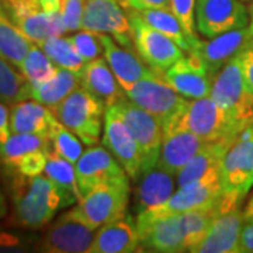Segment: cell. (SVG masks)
Returning <instances> with one entry per match:
<instances>
[{
    "label": "cell",
    "mask_w": 253,
    "mask_h": 253,
    "mask_svg": "<svg viewBox=\"0 0 253 253\" xmlns=\"http://www.w3.org/2000/svg\"><path fill=\"white\" fill-rule=\"evenodd\" d=\"M234 142V139L208 142L199 154L190 161L176 176L177 187L187 186L193 181H197L208 173L221 170V163L226 154L228 148Z\"/></svg>",
    "instance_id": "cell-28"
},
{
    "label": "cell",
    "mask_w": 253,
    "mask_h": 253,
    "mask_svg": "<svg viewBox=\"0 0 253 253\" xmlns=\"http://www.w3.org/2000/svg\"><path fill=\"white\" fill-rule=\"evenodd\" d=\"M162 79L189 100L208 97L214 81L204 59L196 51L183 55L163 73Z\"/></svg>",
    "instance_id": "cell-17"
},
{
    "label": "cell",
    "mask_w": 253,
    "mask_h": 253,
    "mask_svg": "<svg viewBox=\"0 0 253 253\" xmlns=\"http://www.w3.org/2000/svg\"><path fill=\"white\" fill-rule=\"evenodd\" d=\"M1 14H6V13H4V9H3V6L0 4V16H1Z\"/></svg>",
    "instance_id": "cell-47"
},
{
    "label": "cell",
    "mask_w": 253,
    "mask_h": 253,
    "mask_svg": "<svg viewBox=\"0 0 253 253\" xmlns=\"http://www.w3.org/2000/svg\"><path fill=\"white\" fill-rule=\"evenodd\" d=\"M129 177L99 184L86 193L69 211L93 229L106 225L126 214L129 204Z\"/></svg>",
    "instance_id": "cell-6"
},
{
    "label": "cell",
    "mask_w": 253,
    "mask_h": 253,
    "mask_svg": "<svg viewBox=\"0 0 253 253\" xmlns=\"http://www.w3.org/2000/svg\"><path fill=\"white\" fill-rule=\"evenodd\" d=\"M45 176L52 180L59 187L65 191L68 196H71L76 201H81L82 194L78 180H76V172H75V165L63 159L62 156L55 152L51 146L46 155V165L44 169Z\"/></svg>",
    "instance_id": "cell-34"
},
{
    "label": "cell",
    "mask_w": 253,
    "mask_h": 253,
    "mask_svg": "<svg viewBox=\"0 0 253 253\" xmlns=\"http://www.w3.org/2000/svg\"><path fill=\"white\" fill-rule=\"evenodd\" d=\"M126 9L142 10V9H169L170 0H120Z\"/></svg>",
    "instance_id": "cell-41"
},
{
    "label": "cell",
    "mask_w": 253,
    "mask_h": 253,
    "mask_svg": "<svg viewBox=\"0 0 253 253\" xmlns=\"http://www.w3.org/2000/svg\"><path fill=\"white\" fill-rule=\"evenodd\" d=\"M123 89L128 99L135 103L136 106L154 114L162 123V126L168 120H170L189 100L179 94L159 75L152 78H144L141 81L126 84Z\"/></svg>",
    "instance_id": "cell-13"
},
{
    "label": "cell",
    "mask_w": 253,
    "mask_h": 253,
    "mask_svg": "<svg viewBox=\"0 0 253 253\" xmlns=\"http://www.w3.org/2000/svg\"><path fill=\"white\" fill-rule=\"evenodd\" d=\"M253 187V123L244 126L221 163L219 214L241 208Z\"/></svg>",
    "instance_id": "cell-2"
},
{
    "label": "cell",
    "mask_w": 253,
    "mask_h": 253,
    "mask_svg": "<svg viewBox=\"0 0 253 253\" xmlns=\"http://www.w3.org/2000/svg\"><path fill=\"white\" fill-rule=\"evenodd\" d=\"M136 11L141 13V16L144 17V20L148 24H151L158 31H161L162 34H165L166 37H169L170 40H173L184 52H191V51H194L201 44V42L200 44L194 42L186 34L184 28L181 27L180 21L174 16V13H173L172 10L142 9L136 10Z\"/></svg>",
    "instance_id": "cell-31"
},
{
    "label": "cell",
    "mask_w": 253,
    "mask_h": 253,
    "mask_svg": "<svg viewBox=\"0 0 253 253\" xmlns=\"http://www.w3.org/2000/svg\"><path fill=\"white\" fill-rule=\"evenodd\" d=\"M30 83L20 71L0 56V101L13 106L30 99Z\"/></svg>",
    "instance_id": "cell-35"
},
{
    "label": "cell",
    "mask_w": 253,
    "mask_h": 253,
    "mask_svg": "<svg viewBox=\"0 0 253 253\" xmlns=\"http://www.w3.org/2000/svg\"><path fill=\"white\" fill-rule=\"evenodd\" d=\"M6 215H7V201H6L4 193L0 186V219H3Z\"/></svg>",
    "instance_id": "cell-46"
},
{
    "label": "cell",
    "mask_w": 253,
    "mask_h": 253,
    "mask_svg": "<svg viewBox=\"0 0 253 253\" xmlns=\"http://www.w3.org/2000/svg\"><path fill=\"white\" fill-rule=\"evenodd\" d=\"M207 144V141L189 129H163L158 166L173 176H177V173Z\"/></svg>",
    "instance_id": "cell-21"
},
{
    "label": "cell",
    "mask_w": 253,
    "mask_h": 253,
    "mask_svg": "<svg viewBox=\"0 0 253 253\" xmlns=\"http://www.w3.org/2000/svg\"><path fill=\"white\" fill-rule=\"evenodd\" d=\"M126 13L136 54L148 63L151 69L162 76L173 63L177 62L184 55V51L169 37L148 24L139 11L126 9Z\"/></svg>",
    "instance_id": "cell-9"
},
{
    "label": "cell",
    "mask_w": 253,
    "mask_h": 253,
    "mask_svg": "<svg viewBox=\"0 0 253 253\" xmlns=\"http://www.w3.org/2000/svg\"><path fill=\"white\" fill-rule=\"evenodd\" d=\"M219 215L218 201L215 204L206 207L196 208L181 214L183 217V229H184V251L193 252V249L207 235L210 226L214 219Z\"/></svg>",
    "instance_id": "cell-32"
},
{
    "label": "cell",
    "mask_w": 253,
    "mask_h": 253,
    "mask_svg": "<svg viewBox=\"0 0 253 253\" xmlns=\"http://www.w3.org/2000/svg\"><path fill=\"white\" fill-rule=\"evenodd\" d=\"M94 239V229L86 225L71 211H66L48 226L38 245L40 252L87 253Z\"/></svg>",
    "instance_id": "cell-16"
},
{
    "label": "cell",
    "mask_w": 253,
    "mask_h": 253,
    "mask_svg": "<svg viewBox=\"0 0 253 253\" xmlns=\"http://www.w3.org/2000/svg\"><path fill=\"white\" fill-rule=\"evenodd\" d=\"M86 0H61V16L66 33L82 30V20Z\"/></svg>",
    "instance_id": "cell-40"
},
{
    "label": "cell",
    "mask_w": 253,
    "mask_h": 253,
    "mask_svg": "<svg viewBox=\"0 0 253 253\" xmlns=\"http://www.w3.org/2000/svg\"><path fill=\"white\" fill-rule=\"evenodd\" d=\"M49 138L37 134H14L0 144V166L7 174L34 177L44 173Z\"/></svg>",
    "instance_id": "cell-8"
},
{
    "label": "cell",
    "mask_w": 253,
    "mask_h": 253,
    "mask_svg": "<svg viewBox=\"0 0 253 253\" xmlns=\"http://www.w3.org/2000/svg\"><path fill=\"white\" fill-rule=\"evenodd\" d=\"M176 176L158 165L144 170L135 180L134 210L136 214L162 206L176 191Z\"/></svg>",
    "instance_id": "cell-24"
},
{
    "label": "cell",
    "mask_w": 253,
    "mask_h": 253,
    "mask_svg": "<svg viewBox=\"0 0 253 253\" xmlns=\"http://www.w3.org/2000/svg\"><path fill=\"white\" fill-rule=\"evenodd\" d=\"M244 225L245 218L241 208L219 214L204 239L193 249V253H239Z\"/></svg>",
    "instance_id": "cell-22"
},
{
    "label": "cell",
    "mask_w": 253,
    "mask_h": 253,
    "mask_svg": "<svg viewBox=\"0 0 253 253\" xmlns=\"http://www.w3.org/2000/svg\"><path fill=\"white\" fill-rule=\"evenodd\" d=\"M210 97L236 121L253 123V93L245 81L239 55L226 62L214 76Z\"/></svg>",
    "instance_id": "cell-7"
},
{
    "label": "cell",
    "mask_w": 253,
    "mask_h": 253,
    "mask_svg": "<svg viewBox=\"0 0 253 253\" xmlns=\"http://www.w3.org/2000/svg\"><path fill=\"white\" fill-rule=\"evenodd\" d=\"M139 249L136 219L131 214L100 226L87 253H132Z\"/></svg>",
    "instance_id": "cell-23"
},
{
    "label": "cell",
    "mask_w": 253,
    "mask_h": 253,
    "mask_svg": "<svg viewBox=\"0 0 253 253\" xmlns=\"http://www.w3.org/2000/svg\"><path fill=\"white\" fill-rule=\"evenodd\" d=\"M81 79L78 75L62 68H58L49 81L30 84L28 94L30 99L36 100L46 107L52 109L58 106L65 97H68L76 87H79Z\"/></svg>",
    "instance_id": "cell-29"
},
{
    "label": "cell",
    "mask_w": 253,
    "mask_h": 253,
    "mask_svg": "<svg viewBox=\"0 0 253 253\" xmlns=\"http://www.w3.org/2000/svg\"><path fill=\"white\" fill-rule=\"evenodd\" d=\"M7 17L37 45L66 34L61 0H1Z\"/></svg>",
    "instance_id": "cell-4"
},
{
    "label": "cell",
    "mask_w": 253,
    "mask_h": 253,
    "mask_svg": "<svg viewBox=\"0 0 253 253\" xmlns=\"http://www.w3.org/2000/svg\"><path fill=\"white\" fill-rule=\"evenodd\" d=\"M248 124H242L221 109L208 97L187 100L170 120L163 124V129H189L207 142L235 139Z\"/></svg>",
    "instance_id": "cell-3"
},
{
    "label": "cell",
    "mask_w": 253,
    "mask_h": 253,
    "mask_svg": "<svg viewBox=\"0 0 253 253\" xmlns=\"http://www.w3.org/2000/svg\"><path fill=\"white\" fill-rule=\"evenodd\" d=\"M99 36L104 46V59L107 61L123 87L144 78H152L158 75L139 55H136V51L121 46L113 37L107 34Z\"/></svg>",
    "instance_id": "cell-25"
},
{
    "label": "cell",
    "mask_w": 253,
    "mask_h": 253,
    "mask_svg": "<svg viewBox=\"0 0 253 253\" xmlns=\"http://www.w3.org/2000/svg\"><path fill=\"white\" fill-rule=\"evenodd\" d=\"M239 56H241L245 81L253 93V41L239 54Z\"/></svg>",
    "instance_id": "cell-42"
},
{
    "label": "cell",
    "mask_w": 253,
    "mask_h": 253,
    "mask_svg": "<svg viewBox=\"0 0 253 253\" xmlns=\"http://www.w3.org/2000/svg\"><path fill=\"white\" fill-rule=\"evenodd\" d=\"M68 38L86 63L101 58V55L104 54L103 42L100 40L99 34L96 33H91L87 30H79V31H75V34L69 36Z\"/></svg>",
    "instance_id": "cell-38"
},
{
    "label": "cell",
    "mask_w": 253,
    "mask_h": 253,
    "mask_svg": "<svg viewBox=\"0 0 253 253\" xmlns=\"http://www.w3.org/2000/svg\"><path fill=\"white\" fill-rule=\"evenodd\" d=\"M196 1L197 0H170V7L174 16L180 21L181 27L184 28L186 34L194 41L200 44L201 40L196 28Z\"/></svg>",
    "instance_id": "cell-39"
},
{
    "label": "cell",
    "mask_w": 253,
    "mask_h": 253,
    "mask_svg": "<svg viewBox=\"0 0 253 253\" xmlns=\"http://www.w3.org/2000/svg\"><path fill=\"white\" fill-rule=\"evenodd\" d=\"M249 13L251 21L248 26L210 38L208 41H201V44L194 49L204 59L212 78L226 62L238 56L253 41V7Z\"/></svg>",
    "instance_id": "cell-19"
},
{
    "label": "cell",
    "mask_w": 253,
    "mask_h": 253,
    "mask_svg": "<svg viewBox=\"0 0 253 253\" xmlns=\"http://www.w3.org/2000/svg\"><path fill=\"white\" fill-rule=\"evenodd\" d=\"M82 30L107 34L121 46L136 51L128 13L120 0H86Z\"/></svg>",
    "instance_id": "cell-12"
},
{
    "label": "cell",
    "mask_w": 253,
    "mask_h": 253,
    "mask_svg": "<svg viewBox=\"0 0 253 253\" xmlns=\"http://www.w3.org/2000/svg\"><path fill=\"white\" fill-rule=\"evenodd\" d=\"M239 253H253V221L245 222L242 234H241Z\"/></svg>",
    "instance_id": "cell-43"
},
{
    "label": "cell",
    "mask_w": 253,
    "mask_h": 253,
    "mask_svg": "<svg viewBox=\"0 0 253 253\" xmlns=\"http://www.w3.org/2000/svg\"><path fill=\"white\" fill-rule=\"evenodd\" d=\"M9 117V110L4 106V103L0 101V144H3L11 134Z\"/></svg>",
    "instance_id": "cell-44"
},
{
    "label": "cell",
    "mask_w": 253,
    "mask_h": 253,
    "mask_svg": "<svg viewBox=\"0 0 253 253\" xmlns=\"http://www.w3.org/2000/svg\"><path fill=\"white\" fill-rule=\"evenodd\" d=\"M75 172L82 197L99 184L128 176L104 145L89 146L75 163Z\"/></svg>",
    "instance_id": "cell-18"
},
{
    "label": "cell",
    "mask_w": 253,
    "mask_h": 253,
    "mask_svg": "<svg viewBox=\"0 0 253 253\" xmlns=\"http://www.w3.org/2000/svg\"><path fill=\"white\" fill-rule=\"evenodd\" d=\"M48 138L55 152L73 165L78 162V159L83 154V146L79 136L73 134L71 129H68L59 121L55 123Z\"/></svg>",
    "instance_id": "cell-37"
},
{
    "label": "cell",
    "mask_w": 253,
    "mask_h": 253,
    "mask_svg": "<svg viewBox=\"0 0 253 253\" xmlns=\"http://www.w3.org/2000/svg\"><path fill=\"white\" fill-rule=\"evenodd\" d=\"M40 46L58 68L71 71L75 75H78L81 79V75L86 66V62L82 59L81 55L78 54V51L75 49V46L72 45L68 37H51Z\"/></svg>",
    "instance_id": "cell-33"
},
{
    "label": "cell",
    "mask_w": 253,
    "mask_h": 253,
    "mask_svg": "<svg viewBox=\"0 0 253 253\" xmlns=\"http://www.w3.org/2000/svg\"><path fill=\"white\" fill-rule=\"evenodd\" d=\"M11 183L13 221L24 228H44L59 210L78 203L59 189L46 176L26 177L20 174H9Z\"/></svg>",
    "instance_id": "cell-1"
},
{
    "label": "cell",
    "mask_w": 253,
    "mask_h": 253,
    "mask_svg": "<svg viewBox=\"0 0 253 253\" xmlns=\"http://www.w3.org/2000/svg\"><path fill=\"white\" fill-rule=\"evenodd\" d=\"M221 197V170L208 173L197 181H193L187 186L177 187L170 199L162 206L149 208L144 212L136 214V222H146L156 218L184 214L196 208L206 207L215 204Z\"/></svg>",
    "instance_id": "cell-10"
},
{
    "label": "cell",
    "mask_w": 253,
    "mask_h": 253,
    "mask_svg": "<svg viewBox=\"0 0 253 253\" xmlns=\"http://www.w3.org/2000/svg\"><path fill=\"white\" fill-rule=\"evenodd\" d=\"M106 109L101 100L79 86L51 110L56 120L79 136L83 144L93 146L99 144Z\"/></svg>",
    "instance_id": "cell-5"
},
{
    "label": "cell",
    "mask_w": 253,
    "mask_h": 253,
    "mask_svg": "<svg viewBox=\"0 0 253 253\" xmlns=\"http://www.w3.org/2000/svg\"><path fill=\"white\" fill-rule=\"evenodd\" d=\"M110 107L117 111L136 139L144 161L142 172L156 166L163 139L162 123L154 114L136 106L128 97Z\"/></svg>",
    "instance_id": "cell-11"
},
{
    "label": "cell",
    "mask_w": 253,
    "mask_h": 253,
    "mask_svg": "<svg viewBox=\"0 0 253 253\" xmlns=\"http://www.w3.org/2000/svg\"><path fill=\"white\" fill-rule=\"evenodd\" d=\"M136 228L139 234V248H144L145 251L161 253L186 252L181 214L136 222Z\"/></svg>",
    "instance_id": "cell-20"
},
{
    "label": "cell",
    "mask_w": 253,
    "mask_h": 253,
    "mask_svg": "<svg viewBox=\"0 0 253 253\" xmlns=\"http://www.w3.org/2000/svg\"><path fill=\"white\" fill-rule=\"evenodd\" d=\"M251 21V13L242 0H197L196 28L206 38H214Z\"/></svg>",
    "instance_id": "cell-14"
},
{
    "label": "cell",
    "mask_w": 253,
    "mask_h": 253,
    "mask_svg": "<svg viewBox=\"0 0 253 253\" xmlns=\"http://www.w3.org/2000/svg\"><path fill=\"white\" fill-rule=\"evenodd\" d=\"M103 145L124 168L129 179L135 181L142 173V154L132 132L113 107H107L104 114Z\"/></svg>",
    "instance_id": "cell-15"
},
{
    "label": "cell",
    "mask_w": 253,
    "mask_h": 253,
    "mask_svg": "<svg viewBox=\"0 0 253 253\" xmlns=\"http://www.w3.org/2000/svg\"><path fill=\"white\" fill-rule=\"evenodd\" d=\"M9 114L10 131L14 134H37L48 138L58 121L52 110L31 99L13 104Z\"/></svg>",
    "instance_id": "cell-27"
},
{
    "label": "cell",
    "mask_w": 253,
    "mask_h": 253,
    "mask_svg": "<svg viewBox=\"0 0 253 253\" xmlns=\"http://www.w3.org/2000/svg\"><path fill=\"white\" fill-rule=\"evenodd\" d=\"M56 69L58 66L46 56L42 48L37 44L31 46L21 66L18 68V71L23 73L30 84H38L49 81L55 75Z\"/></svg>",
    "instance_id": "cell-36"
},
{
    "label": "cell",
    "mask_w": 253,
    "mask_h": 253,
    "mask_svg": "<svg viewBox=\"0 0 253 253\" xmlns=\"http://www.w3.org/2000/svg\"><path fill=\"white\" fill-rule=\"evenodd\" d=\"M242 212H244V218H245V222H252L253 221V196L251 199L248 200V203H246V206L242 210Z\"/></svg>",
    "instance_id": "cell-45"
},
{
    "label": "cell",
    "mask_w": 253,
    "mask_h": 253,
    "mask_svg": "<svg viewBox=\"0 0 253 253\" xmlns=\"http://www.w3.org/2000/svg\"><path fill=\"white\" fill-rule=\"evenodd\" d=\"M81 86L101 100L106 107L114 106L126 97L113 69L103 58L86 63L81 75Z\"/></svg>",
    "instance_id": "cell-26"
},
{
    "label": "cell",
    "mask_w": 253,
    "mask_h": 253,
    "mask_svg": "<svg viewBox=\"0 0 253 253\" xmlns=\"http://www.w3.org/2000/svg\"><path fill=\"white\" fill-rule=\"evenodd\" d=\"M33 45L34 42L6 14L0 16V56L1 58H4L16 69H18Z\"/></svg>",
    "instance_id": "cell-30"
}]
</instances>
